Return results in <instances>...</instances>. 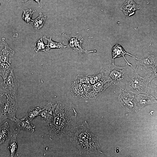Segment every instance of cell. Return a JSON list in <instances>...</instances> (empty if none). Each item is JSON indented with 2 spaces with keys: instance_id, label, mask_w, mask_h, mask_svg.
<instances>
[{
  "instance_id": "1",
  "label": "cell",
  "mask_w": 157,
  "mask_h": 157,
  "mask_svg": "<svg viewBox=\"0 0 157 157\" xmlns=\"http://www.w3.org/2000/svg\"><path fill=\"white\" fill-rule=\"evenodd\" d=\"M77 115L76 110L70 104L58 101L53 105L52 116L46 125L49 139L58 140L70 133L76 126Z\"/></svg>"
},
{
  "instance_id": "2",
  "label": "cell",
  "mask_w": 157,
  "mask_h": 157,
  "mask_svg": "<svg viewBox=\"0 0 157 157\" xmlns=\"http://www.w3.org/2000/svg\"><path fill=\"white\" fill-rule=\"evenodd\" d=\"M70 133V141L78 149L80 155L102 153L99 143L98 136L91 131L86 121L82 124L76 126Z\"/></svg>"
},
{
  "instance_id": "3",
  "label": "cell",
  "mask_w": 157,
  "mask_h": 157,
  "mask_svg": "<svg viewBox=\"0 0 157 157\" xmlns=\"http://www.w3.org/2000/svg\"><path fill=\"white\" fill-rule=\"evenodd\" d=\"M137 68L135 69L127 65L119 67L112 63L105 66L100 73L111 85L117 86L124 90L136 72Z\"/></svg>"
},
{
  "instance_id": "4",
  "label": "cell",
  "mask_w": 157,
  "mask_h": 157,
  "mask_svg": "<svg viewBox=\"0 0 157 157\" xmlns=\"http://www.w3.org/2000/svg\"><path fill=\"white\" fill-rule=\"evenodd\" d=\"M156 76L157 70L149 71L144 77L136 72L124 90L136 94H149L152 90L150 82Z\"/></svg>"
},
{
  "instance_id": "5",
  "label": "cell",
  "mask_w": 157,
  "mask_h": 157,
  "mask_svg": "<svg viewBox=\"0 0 157 157\" xmlns=\"http://www.w3.org/2000/svg\"><path fill=\"white\" fill-rule=\"evenodd\" d=\"M18 85V80L13 70L7 79L0 84V93L17 100Z\"/></svg>"
},
{
  "instance_id": "6",
  "label": "cell",
  "mask_w": 157,
  "mask_h": 157,
  "mask_svg": "<svg viewBox=\"0 0 157 157\" xmlns=\"http://www.w3.org/2000/svg\"><path fill=\"white\" fill-rule=\"evenodd\" d=\"M62 35L65 36L68 40V44L67 47L72 49L74 51H77L80 54L83 53L88 54L96 52L95 50L88 51L82 49V44L83 42V38L78 34L73 33L66 34L63 33Z\"/></svg>"
},
{
  "instance_id": "7",
  "label": "cell",
  "mask_w": 157,
  "mask_h": 157,
  "mask_svg": "<svg viewBox=\"0 0 157 157\" xmlns=\"http://www.w3.org/2000/svg\"><path fill=\"white\" fill-rule=\"evenodd\" d=\"M18 108L17 100L6 96V99L3 108V114L4 119H8L14 121Z\"/></svg>"
},
{
  "instance_id": "8",
  "label": "cell",
  "mask_w": 157,
  "mask_h": 157,
  "mask_svg": "<svg viewBox=\"0 0 157 157\" xmlns=\"http://www.w3.org/2000/svg\"><path fill=\"white\" fill-rule=\"evenodd\" d=\"M136 63L133 65H141L146 68H152L153 70H157V55L153 52H148L138 58Z\"/></svg>"
},
{
  "instance_id": "9",
  "label": "cell",
  "mask_w": 157,
  "mask_h": 157,
  "mask_svg": "<svg viewBox=\"0 0 157 157\" xmlns=\"http://www.w3.org/2000/svg\"><path fill=\"white\" fill-rule=\"evenodd\" d=\"M15 52L8 46L4 38L0 44V62L11 65L13 60Z\"/></svg>"
},
{
  "instance_id": "10",
  "label": "cell",
  "mask_w": 157,
  "mask_h": 157,
  "mask_svg": "<svg viewBox=\"0 0 157 157\" xmlns=\"http://www.w3.org/2000/svg\"><path fill=\"white\" fill-rule=\"evenodd\" d=\"M135 96L130 92L124 91L119 95V102L126 110H133L135 107Z\"/></svg>"
},
{
  "instance_id": "11",
  "label": "cell",
  "mask_w": 157,
  "mask_h": 157,
  "mask_svg": "<svg viewBox=\"0 0 157 157\" xmlns=\"http://www.w3.org/2000/svg\"><path fill=\"white\" fill-rule=\"evenodd\" d=\"M14 122L16 125V128L18 130H22L32 133L35 131L36 126L26 116L20 119L16 117Z\"/></svg>"
},
{
  "instance_id": "12",
  "label": "cell",
  "mask_w": 157,
  "mask_h": 157,
  "mask_svg": "<svg viewBox=\"0 0 157 157\" xmlns=\"http://www.w3.org/2000/svg\"><path fill=\"white\" fill-rule=\"evenodd\" d=\"M135 107L140 108L149 104L156 103L155 98L144 94H140L135 96Z\"/></svg>"
},
{
  "instance_id": "13",
  "label": "cell",
  "mask_w": 157,
  "mask_h": 157,
  "mask_svg": "<svg viewBox=\"0 0 157 157\" xmlns=\"http://www.w3.org/2000/svg\"><path fill=\"white\" fill-rule=\"evenodd\" d=\"M140 8L141 6L136 4L133 0H126L120 9L125 15L130 17L134 14L135 11Z\"/></svg>"
},
{
  "instance_id": "14",
  "label": "cell",
  "mask_w": 157,
  "mask_h": 157,
  "mask_svg": "<svg viewBox=\"0 0 157 157\" xmlns=\"http://www.w3.org/2000/svg\"><path fill=\"white\" fill-rule=\"evenodd\" d=\"M112 52L113 58L112 63H114V60L115 58L120 57H123L126 61V64H127V65L133 67V65L129 63L125 58L124 56L126 54L133 57L137 60L138 59V58L125 51L121 46L118 44H115L113 47Z\"/></svg>"
},
{
  "instance_id": "15",
  "label": "cell",
  "mask_w": 157,
  "mask_h": 157,
  "mask_svg": "<svg viewBox=\"0 0 157 157\" xmlns=\"http://www.w3.org/2000/svg\"><path fill=\"white\" fill-rule=\"evenodd\" d=\"M19 131L16 128L14 129L13 128V133L8 147L11 157H14L17 151L18 148L17 137Z\"/></svg>"
},
{
  "instance_id": "16",
  "label": "cell",
  "mask_w": 157,
  "mask_h": 157,
  "mask_svg": "<svg viewBox=\"0 0 157 157\" xmlns=\"http://www.w3.org/2000/svg\"><path fill=\"white\" fill-rule=\"evenodd\" d=\"M53 110V105L49 103L43 108L40 113L41 122L46 125L49 121L52 116Z\"/></svg>"
},
{
  "instance_id": "17",
  "label": "cell",
  "mask_w": 157,
  "mask_h": 157,
  "mask_svg": "<svg viewBox=\"0 0 157 157\" xmlns=\"http://www.w3.org/2000/svg\"><path fill=\"white\" fill-rule=\"evenodd\" d=\"M10 133L8 123L6 122L0 127V145L8 139Z\"/></svg>"
},
{
  "instance_id": "18",
  "label": "cell",
  "mask_w": 157,
  "mask_h": 157,
  "mask_svg": "<svg viewBox=\"0 0 157 157\" xmlns=\"http://www.w3.org/2000/svg\"><path fill=\"white\" fill-rule=\"evenodd\" d=\"M13 70L11 65L0 62V75L4 81L7 79Z\"/></svg>"
},
{
  "instance_id": "19",
  "label": "cell",
  "mask_w": 157,
  "mask_h": 157,
  "mask_svg": "<svg viewBox=\"0 0 157 157\" xmlns=\"http://www.w3.org/2000/svg\"><path fill=\"white\" fill-rule=\"evenodd\" d=\"M46 18L47 16L40 13L39 16L33 20L32 24L36 31H38L43 27Z\"/></svg>"
},
{
  "instance_id": "20",
  "label": "cell",
  "mask_w": 157,
  "mask_h": 157,
  "mask_svg": "<svg viewBox=\"0 0 157 157\" xmlns=\"http://www.w3.org/2000/svg\"><path fill=\"white\" fill-rule=\"evenodd\" d=\"M43 38L47 41V48L46 51H49L50 49H64L67 47V46H65L62 44L60 42H55L52 40V37L51 36L49 38H47L45 36Z\"/></svg>"
},
{
  "instance_id": "21",
  "label": "cell",
  "mask_w": 157,
  "mask_h": 157,
  "mask_svg": "<svg viewBox=\"0 0 157 157\" xmlns=\"http://www.w3.org/2000/svg\"><path fill=\"white\" fill-rule=\"evenodd\" d=\"M42 109H41L39 107L32 108L28 111L26 116L31 121L35 119L36 117L40 115V113L42 110Z\"/></svg>"
},
{
  "instance_id": "22",
  "label": "cell",
  "mask_w": 157,
  "mask_h": 157,
  "mask_svg": "<svg viewBox=\"0 0 157 157\" xmlns=\"http://www.w3.org/2000/svg\"><path fill=\"white\" fill-rule=\"evenodd\" d=\"M35 12V10L33 11L31 8L24 10L22 18L27 24H32L33 21L32 19V15Z\"/></svg>"
},
{
  "instance_id": "23",
  "label": "cell",
  "mask_w": 157,
  "mask_h": 157,
  "mask_svg": "<svg viewBox=\"0 0 157 157\" xmlns=\"http://www.w3.org/2000/svg\"><path fill=\"white\" fill-rule=\"evenodd\" d=\"M35 47L34 50L36 52L38 53L40 51H46L45 47L47 45L45 44L43 41L42 38L38 39L35 44Z\"/></svg>"
},
{
  "instance_id": "24",
  "label": "cell",
  "mask_w": 157,
  "mask_h": 157,
  "mask_svg": "<svg viewBox=\"0 0 157 157\" xmlns=\"http://www.w3.org/2000/svg\"><path fill=\"white\" fill-rule=\"evenodd\" d=\"M6 99V96L0 93V123L4 120L3 114V108Z\"/></svg>"
},
{
  "instance_id": "25",
  "label": "cell",
  "mask_w": 157,
  "mask_h": 157,
  "mask_svg": "<svg viewBox=\"0 0 157 157\" xmlns=\"http://www.w3.org/2000/svg\"><path fill=\"white\" fill-rule=\"evenodd\" d=\"M34 0L38 3V6L40 8H42V6L40 2V0Z\"/></svg>"
},
{
  "instance_id": "26",
  "label": "cell",
  "mask_w": 157,
  "mask_h": 157,
  "mask_svg": "<svg viewBox=\"0 0 157 157\" xmlns=\"http://www.w3.org/2000/svg\"><path fill=\"white\" fill-rule=\"evenodd\" d=\"M5 1H7L9 2V1H14L15 0H4Z\"/></svg>"
},
{
  "instance_id": "27",
  "label": "cell",
  "mask_w": 157,
  "mask_h": 157,
  "mask_svg": "<svg viewBox=\"0 0 157 157\" xmlns=\"http://www.w3.org/2000/svg\"><path fill=\"white\" fill-rule=\"evenodd\" d=\"M28 0H23L22 1V2H25L26 3V2Z\"/></svg>"
},
{
  "instance_id": "28",
  "label": "cell",
  "mask_w": 157,
  "mask_h": 157,
  "mask_svg": "<svg viewBox=\"0 0 157 157\" xmlns=\"http://www.w3.org/2000/svg\"><path fill=\"white\" fill-rule=\"evenodd\" d=\"M145 1L147 4H149V0H145Z\"/></svg>"
},
{
  "instance_id": "29",
  "label": "cell",
  "mask_w": 157,
  "mask_h": 157,
  "mask_svg": "<svg viewBox=\"0 0 157 157\" xmlns=\"http://www.w3.org/2000/svg\"></svg>"
}]
</instances>
